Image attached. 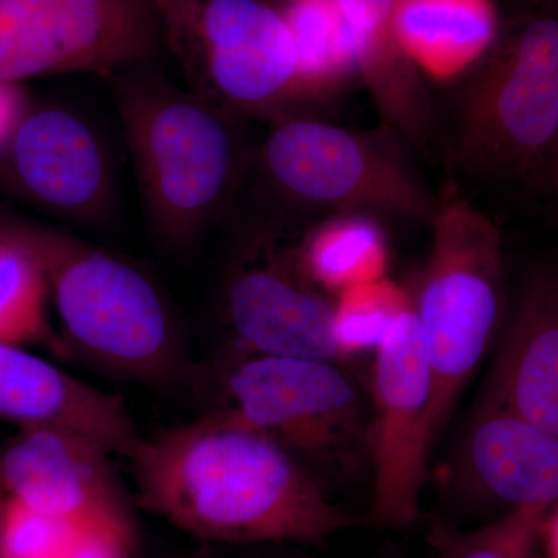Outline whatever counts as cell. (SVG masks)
<instances>
[{"label": "cell", "instance_id": "obj_1", "mask_svg": "<svg viewBox=\"0 0 558 558\" xmlns=\"http://www.w3.org/2000/svg\"><path fill=\"white\" fill-rule=\"evenodd\" d=\"M140 506L193 537L322 546L354 520L277 440L219 409L140 439Z\"/></svg>", "mask_w": 558, "mask_h": 558}, {"label": "cell", "instance_id": "obj_2", "mask_svg": "<svg viewBox=\"0 0 558 558\" xmlns=\"http://www.w3.org/2000/svg\"><path fill=\"white\" fill-rule=\"evenodd\" d=\"M110 94L157 248L182 255L242 197L255 149L244 120L172 83L157 64L113 73Z\"/></svg>", "mask_w": 558, "mask_h": 558}, {"label": "cell", "instance_id": "obj_3", "mask_svg": "<svg viewBox=\"0 0 558 558\" xmlns=\"http://www.w3.org/2000/svg\"><path fill=\"white\" fill-rule=\"evenodd\" d=\"M0 241L38 267L69 344L110 376L157 391L205 388L178 314L135 260L0 208Z\"/></svg>", "mask_w": 558, "mask_h": 558}, {"label": "cell", "instance_id": "obj_4", "mask_svg": "<svg viewBox=\"0 0 558 558\" xmlns=\"http://www.w3.org/2000/svg\"><path fill=\"white\" fill-rule=\"evenodd\" d=\"M558 132V0H523L436 124L451 180L539 190Z\"/></svg>", "mask_w": 558, "mask_h": 558}, {"label": "cell", "instance_id": "obj_5", "mask_svg": "<svg viewBox=\"0 0 558 558\" xmlns=\"http://www.w3.org/2000/svg\"><path fill=\"white\" fill-rule=\"evenodd\" d=\"M414 153L381 124L359 131L290 116L275 120L255 149L247 183L260 202L258 218L286 230L355 213L428 223L438 194Z\"/></svg>", "mask_w": 558, "mask_h": 558}, {"label": "cell", "instance_id": "obj_6", "mask_svg": "<svg viewBox=\"0 0 558 558\" xmlns=\"http://www.w3.org/2000/svg\"><path fill=\"white\" fill-rule=\"evenodd\" d=\"M428 223L432 248L411 303L432 365L428 428L435 446L505 326L508 277L501 231L454 180L440 190Z\"/></svg>", "mask_w": 558, "mask_h": 558}, {"label": "cell", "instance_id": "obj_7", "mask_svg": "<svg viewBox=\"0 0 558 558\" xmlns=\"http://www.w3.org/2000/svg\"><path fill=\"white\" fill-rule=\"evenodd\" d=\"M189 89L240 119L289 117L304 100L288 22L270 0H153Z\"/></svg>", "mask_w": 558, "mask_h": 558}, {"label": "cell", "instance_id": "obj_8", "mask_svg": "<svg viewBox=\"0 0 558 558\" xmlns=\"http://www.w3.org/2000/svg\"><path fill=\"white\" fill-rule=\"evenodd\" d=\"M223 410L277 440L328 490L369 462V411L337 362L226 357Z\"/></svg>", "mask_w": 558, "mask_h": 558}, {"label": "cell", "instance_id": "obj_9", "mask_svg": "<svg viewBox=\"0 0 558 558\" xmlns=\"http://www.w3.org/2000/svg\"><path fill=\"white\" fill-rule=\"evenodd\" d=\"M227 266L220 310L229 330L227 357L274 355L340 363L333 332L336 299L301 267L289 230L245 220Z\"/></svg>", "mask_w": 558, "mask_h": 558}, {"label": "cell", "instance_id": "obj_10", "mask_svg": "<svg viewBox=\"0 0 558 558\" xmlns=\"http://www.w3.org/2000/svg\"><path fill=\"white\" fill-rule=\"evenodd\" d=\"M153 0H0V78L92 73L157 61Z\"/></svg>", "mask_w": 558, "mask_h": 558}, {"label": "cell", "instance_id": "obj_11", "mask_svg": "<svg viewBox=\"0 0 558 558\" xmlns=\"http://www.w3.org/2000/svg\"><path fill=\"white\" fill-rule=\"evenodd\" d=\"M374 352L368 427L373 499L366 521L371 526L400 529L418 519L433 449L432 365L413 307L392 322Z\"/></svg>", "mask_w": 558, "mask_h": 558}, {"label": "cell", "instance_id": "obj_12", "mask_svg": "<svg viewBox=\"0 0 558 558\" xmlns=\"http://www.w3.org/2000/svg\"><path fill=\"white\" fill-rule=\"evenodd\" d=\"M0 497L43 515L134 535L112 453L68 429L20 428L0 450Z\"/></svg>", "mask_w": 558, "mask_h": 558}, {"label": "cell", "instance_id": "obj_13", "mask_svg": "<svg viewBox=\"0 0 558 558\" xmlns=\"http://www.w3.org/2000/svg\"><path fill=\"white\" fill-rule=\"evenodd\" d=\"M2 157L5 178L22 199L83 226L110 220L116 183L108 149L75 110L28 109Z\"/></svg>", "mask_w": 558, "mask_h": 558}, {"label": "cell", "instance_id": "obj_14", "mask_svg": "<svg viewBox=\"0 0 558 558\" xmlns=\"http://www.w3.org/2000/svg\"><path fill=\"white\" fill-rule=\"evenodd\" d=\"M0 418L78 433L130 459L140 435L124 400L70 376L24 347L0 343Z\"/></svg>", "mask_w": 558, "mask_h": 558}, {"label": "cell", "instance_id": "obj_15", "mask_svg": "<svg viewBox=\"0 0 558 558\" xmlns=\"http://www.w3.org/2000/svg\"><path fill=\"white\" fill-rule=\"evenodd\" d=\"M480 403L558 436L557 271L538 270L524 282Z\"/></svg>", "mask_w": 558, "mask_h": 558}, {"label": "cell", "instance_id": "obj_16", "mask_svg": "<svg viewBox=\"0 0 558 558\" xmlns=\"http://www.w3.org/2000/svg\"><path fill=\"white\" fill-rule=\"evenodd\" d=\"M468 475L508 506H558V436L510 411L478 403L464 438Z\"/></svg>", "mask_w": 558, "mask_h": 558}, {"label": "cell", "instance_id": "obj_17", "mask_svg": "<svg viewBox=\"0 0 558 558\" xmlns=\"http://www.w3.org/2000/svg\"><path fill=\"white\" fill-rule=\"evenodd\" d=\"M492 0H395L400 49L422 73L458 78L486 53L499 31Z\"/></svg>", "mask_w": 558, "mask_h": 558}, {"label": "cell", "instance_id": "obj_18", "mask_svg": "<svg viewBox=\"0 0 558 558\" xmlns=\"http://www.w3.org/2000/svg\"><path fill=\"white\" fill-rule=\"evenodd\" d=\"M301 267L330 295L385 277L387 234L379 218L363 213L322 220L296 244Z\"/></svg>", "mask_w": 558, "mask_h": 558}, {"label": "cell", "instance_id": "obj_19", "mask_svg": "<svg viewBox=\"0 0 558 558\" xmlns=\"http://www.w3.org/2000/svg\"><path fill=\"white\" fill-rule=\"evenodd\" d=\"M279 9L295 46L304 100L360 76L357 44L333 0H284Z\"/></svg>", "mask_w": 558, "mask_h": 558}, {"label": "cell", "instance_id": "obj_20", "mask_svg": "<svg viewBox=\"0 0 558 558\" xmlns=\"http://www.w3.org/2000/svg\"><path fill=\"white\" fill-rule=\"evenodd\" d=\"M550 510L548 506L508 510L494 523L469 532L436 523L428 532L429 545L438 558H534Z\"/></svg>", "mask_w": 558, "mask_h": 558}, {"label": "cell", "instance_id": "obj_21", "mask_svg": "<svg viewBox=\"0 0 558 558\" xmlns=\"http://www.w3.org/2000/svg\"><path fill=\"white\" fill-rule=\"evenodd\" d=\"M49 288L33 260L0 241V343L53 340L47 319Z\"/></svg>", "mask_w": 558, "mask_h": 558}, {"label": "cell", "instance_id": "obj_22", "mask_svg": "<svg viewBox=\"0 0 558 558\" xmlns=\"http://www.w3.org/2000/svg\"><path fill=\"white\" fill-rule=\"evenodd\" d=\"M411 307V293L387 277L343 290L333 307V332L341 359L376 351L392 322Z\"/></svg>", "mask_w": 558, "mask_h": 558}, {"label": "cell", "instance_id": "obj_23", "mask_svg": "<svg viewBox=\"0 0 558 558\" xmlns=\"http://www.w3.org/2000/svg\"><path fill=\"white\" fill-rule=\"evenodd\" d=\"M87 526L0 497V558H72Z\"/></svg>", "mask_w": 558, "mask_h": 558}, {"label": "cell", "instance_id": "obj_24", "mask_svg": "<svg viewBox=\"0 0 558 558\" xmlns=\"http://www.w3.org/2000/svg\"><path fill=\"white\" fill-rule=\"evenodd\" d=\"M28 109L27 94L22 83L0 78V157L9 149Z\"/></svg>", "mask_w": 558, "mask_h": 558}, {"label": "cell", "instance_id": "obj_25", "mask_svg": "<svg viewBox=\"0 0 558 558\" xmlns=\"http://www.w3.org/2000/svg\"><path fill=\"white\" fill-rule=\"evenodd\" d=\"M539 191L549 194L550 197H554V199L558 202V132L556 143H554L553 150H550L545 174H543Z\"/></svg>", "mask_w": 558, "mask_h": 558}, {"label": "cell", "instance_id": "obj_26", "mask_svg": "<svg viewBox=\"0 0 558 558\" xmlns=\"http://www.w3.org/2000/svg\"><path fill=\"white\" fill-rule=\"evenodd\" d=\"M556 512H549L542 531V537L545 538L548 558H558V506H556Z\"/></svg>", "mask_w": 558, "mask_h": 558}, {"label": "cell", "instance_id": "obj_27", "mask_svg": "<svg viewBox=\"0 0 558 558\" xmlns=\"http://www.w3.org/2000/svg\"><path fill=\"white\" fill-rule=\"evenodd\" d=\"M281 2H284V0H281Z\"/></svg>", "mask_w": 558, "mask_h": 558}, {"label": "cell", "instance_id": "obj_28", "mask_svg": "<svg viewBox=\"0 0 558 558\" xmlns=\"http://www.w3.org/2000/svg\"><path fill=\"white\" fill-rule=\"evenodd\" d=\"M197 558H199V557H197Z\"/></svg>", "mask_w": 558, "mask_h": 558}]
</instances>
